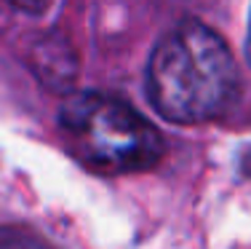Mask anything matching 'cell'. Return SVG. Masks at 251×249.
<instances>
[{"mask_svg": "<svg viewBox=\"0 0 251 249\" xmlns=\"http://www.w3.org/2000/svg\"><path fill=\"white\" fill-rule=\"evenodd\" d=\"M238 67L225 38L201 22H184L155 46L147 97L174 123H206L230 108Z\"/></svg>", "mask_w": 251, "mask_h": 249, "instance_id": "6da1fadb", "label": "cell"}, {"mask_svg": "<svg viewBox=\"0 0 251 249\" xmlns=\"http://www.w3.org/2000/svg\"><path fill=\"white\" fill-rule=\"evenodd\" d=\"M246 54H249V62H251V22H249V38H246Z\"/></svg>", "mask_w": 251, "mask_h": 249, "instance_id": "3957f363", "label": "cell"}, {"mask_svg": "<svg viewBox=\"0 0 251 249\" xmlns=\"http://www.w3.org/2000/svg\"><path fill=\"white\" fill-rule=\"evenodd\" d=\"M59 126L75 156L104 174L152 169L166 153L158 129L131 105L107 94L67 97L59 110Z\"/></svg>", "mask_w": 251, "mask_h": 249, "instance_id": "7a4b0ae2", "label": "cell"}]
</instances>
